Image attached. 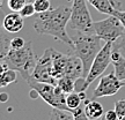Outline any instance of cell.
<instances>
[{
	"instance_id": "cell-1",
	"label": "cell",
	"mask_w": 125,
	"mask_h": 120,
	"mask_svg": "<svg viewBox=\"0 0 125 120\" xmlns=\"http://www.w3.org/2000/svg\"><path fill=\"white\" fill-rule=\"evenodd\" d=\"M71 18V7L58 6L57 8H51L44 13H37L34 22V29L40 35L52 36L67 44L72 49L73 40L66 31V26Z\"/></svg>"
},
{
	"instance_id": "cell-2",
	"label": "cell",
	"mask_w": 125,
	"mask_h": 120,
	"mask_svg": "<svg viewBox=\"0 0 125 120\" xmlns=\"http://www.w3.org/2000/svg\"><path fill=\"white\" fill-rule=\"evenodd\" d=\"M2 60L8 68L19 72L21 76L27 81L32 75V72L37 65L38 58L34 53L32 43L27 42L26 45L21 49H10Z\"/></svg>"
},
{
	"instance_id": "cell-3",
	"label": "cell",
	"mask_w": 125,
	"mask_h": 120,
	"mask_svg": "<svg viewBox=\"0 0 125 120\" xmlns=\"http://www.w3.org/2000/svg\"><path fill=\"white\" fill-rule=\"evenodd\" d=\"M72 40H73L72 49L74 51V54L78 55L83 64V72L86 77L92 67L94 59L96 58L98 52L103 47L102 39L96 34L89 35V34L78 32L75 36L72 37Z\"/></svg>"
},
{
	"instance_id": "cell-4",
	"label": "cell",
	"mask_w": 125,
	"mask_h": 120,
	"mask_svg": "<svg viewBox=\"0 0 125 120\" xmlns=\"http://www.w3.org/2000/svg\"><path fill=\"white\" fill-rule=\"evenodd\" d=\"M111 54H112V43L111 42H105L103 47L101 49V51L96 55V58L94 59L92 67H90L87 76L85 77V80L80 79V80L76 81L75 83L76 92L86 91L94 81L102 75L104 71L108 68V66L110 65V62H111Z\"/></svg>"
},
{
	"instance_id": "cell-5",
	"label": "cell",
	"mask_w": 125,
	"mask_h": 120,
	"mask_svg": "<svg viewBox=\"0 0 125 120\" xmlns=\"http://www.w3.org/2000/svg\"><path fill=\"white\" fill-rule=\"evenodd\" d=\"M28 85L31 90H35V92L40 96L46 104L54 109H60L65 111H70L66 105V93L64 92L57 84L38 82V81L29 80L27 81Z\"/></svg>"
},
{
	"instance_id": "cell-6",
	"label": "cell",
	"mask_w": 125,
	"mask_h": 120,
	"mask_svg": "<svg viewBox=\"0 0 125 120\" xmlns=\"http://www.w3.org/2000/svg\"><path fill=\"white\" fill-rule=\"evenodd\" d=\"M70 28L81 34H95L94 22L87 7V0H73L71 7Z\"/></svg>"
},
{
	"instance_id": "cell-7",
	"label": "cell",
	"mask_w": 125,
	"mask_h": 120,
	"mask_svg": "<svg viewBox=\"0 0 125 120\" xmlns=\"http://www.w3.org/2000/svg\"><path fill=\"white\" fill-rule=\"evenodd\" d=\"M95 34L105 42H116L119 38L125 37V27L122 24L119 18L115 15H109L107 18L94 22Z\"/></svg>"
},
{
	"instance_id": "cell-8",
	"label": "cell",
	"mask_w": 125,
	"mask_h": 120,
	"mask_svg": "<svg viewBox=\"0 0 125 120\" xmlns=\"http://www.w3.org/2000/svg\"><path fill=\"white\" fill-rule=\"evenodd\" d=\"M29 80L57 84L58 81L52 75V52H51V49H46L43 55L38 58L37 65L32 72V75L27 81Z\"/></svg>"
},
{
	"instance_id": "cell-9",
	"label": "cell",
	"mask_w": 125,
	"mask_h": 120,
	"mask_svg": "<svg viewBox=\"0 0 125 120\" xmlns=\"http://www.w3.org/2000/svg\"><path fill=\"white\" fill-rule=\"evenodd\" d=\"M123 87H125L124 82L119 80L115 73H109L107 75L101 76V79H100L97 85L93 92V98L114 96Z\"/></svg>"
},
{
	"instance_id": "cell-10",
	"label": "cell",
	"mask_w": 125,
	"mask_h": 120,
	"mask_svg": "<svg viewBox=\"0 0 125 120\" xmlns=\"http://www.w3.org/2000/svg\"><path fill=\"white\" fill-rule=\"evenodd\" d=\"M64 75L70 76L72 79H74L75 81L85 80V72H83V64L81 61V59L78 55H71L68 54V60H67V66L66 71Z\"/></svg>"
},
{
	"instance_id": "cell-11",
	"label": "cell",
	"mask_w": 125,
	"mask_h": 120,
	"mask_svg": "<svg viewBox=\"0 0 125 120\" xmlns=\"http://www.w3.org/2000/svg\"><path fill=\"white\" fill-rule=\"evenodd\" d=\"M2 26L9 34L19 32L22 30L23 26H24V18L20 14V12H13L4 18Z\"/></svg>"
},
{
	"instance_id": "cell-12",
	"label": "cell",
	"mask_w": 125,
	"mask_h": 120,
	"mask_svg": "<svg viewBox=\"0 0 125 120\" xmlns=\"http://www.w3.org/2000/svg\"><path fill=\"white\" fill-rule=\"evenodd\" d=\"M51 52H52V75L58 81L59 77L64 76L65 74L68 55H65L53 49H51Z\"/></svg>"
},
{
	"instance_id": "cell-13",
	"label": "cell",
	"mask_w": 125,
	"mask_h": 120,
	"mask_svg": "<svg viewBox=\"0 0 125 120\" xmlns=\"http://www.w3.org/2000/svg\"><path fill=\"white\" fill-rule=\"evenodd\" d=\"M100 13L112 15L116 9H119L121 2L118 0H87Z\"/></svg>"
},
{
	"instance_id": "cell-14",
	"label": "cell",
	"mask_w": 125,
	"mask_h": 120,
	"mask_svg": "<svg viewBox=\"0 0 125 120\" xmlns=\"http://www.w3.org/2000/svg\"><path fill=\"white\" fill-rule=\"evenodd\" d=\"M111 62L115 68V74L122 81H125V58L122 55L121 51L112 50L111 54Z\"/></svg>"
},
{
	"instance_id": "cell-15",
	"label": "cell",
	"mask_w": 125,
	"mask_h": 120,
	"mask_svg": "<svg viewBox=\"0 0 125 120\" xmlns=\"http://www.w3.org/2000/svg\"><path fill=\"white\" fill-rule=\"evenodd\" d=\"M85 104V112L86 114L88 116L90 120L98 119L104 114V110H103V105L101 103L96 102L94 99H86Z\"/></svg>"
},
{
	"instance_id": "cell-16",
	"label": "cell",
	"mask_w": 125,
	"mask_h": 120,
	"mask_svg": "<svg viewBox=\"0 0 125 120\" xmlns=\"http://www.w3.org/2000/svg\"><path fill=\"white\" fill-rule=\"evenodd\" d=\"M2 13L0 12V60L5 58V55L8 53L10 50V38H9V32L2 26V20H1Z\"/></svg>"
},
{
	"instance_id": "cell-17",
	"label": "cell",
	"mask_w": 125,
	"mask_h": 120,
	"mask_svg": "<svg viewBox=\"0 0 125 120\" xmlns=\"http://www.w3.org/2000/svg\"><path fill=\"white\" fill-rule=\"evenodd\" d=\"M75 83H76V81L74 80V79H72L70 76L64 75L58 79L57 85H58L65 93H70V92H72V91H75Z\"/></svg>"
},
{
	"instance_id": "cell-18",
	"label": "cell",
	"mask_w": 125,
	"mask_h": 120,
	"mask_svg": "<svg viewBox=\"0 0 125 120\" xmlns=\"http://www.w3.org/2000/svg\"><path fill=\"white\" fill-rule=\"evenodd\" d=\"M16 71L7 68L6 71H4L0 74V88L7 87L8 84L13 83L16 81Z\"/></svg>"
},
{
	"instance_id": "cell-19",
	"label": "cell",
	"mask_w": 125,
	"mask_h": 120,
	"mask_svg": "<svg viewBox=\"0 0 125 120\" xmlns=\"http://www.w3.org/2000/svg\"><path fill=\"white\" fill-rule=\"evenodd\" d=\"M82 98L80 97L79 92L76 91H72L70 93H66V105L67 109L72 111V110H75L76 107H79L82 104Z\"/></svg>"
},
{
	"instance_id": "cell-20",
	"label": "cell",
	"mask_w": 125,
	"mask_h": 120,
	"mask_svg": "<svg viewBox=\"0 0 125 120\" xmlns=\"http://www.w3.org/2000/svg\"><path fill=\"white\" fill-rule=\"evenodd\" d=\"M50 120H74V117L71 111L52 107V110L50 111Z\"/></svg>"
},
{
	"instance_id": "cell-21",
	"label": "cell",
	"mask_w": 125,
	"mask_h": 120,
	"mask_svg": "<svg viewBox=\"0 0 125 120\" xmlns=\"http://www.w3.org/2000/svg\"><path fill=\"white\" fill-rule=\"evenodd\" d=\"M32 4H34V7L36 9V14L44 13L46 10L51 9L50 0H32Z\"/></svg>"
},
{
	"instance_id": "cell-22",
	"label": "cell",
	"mask_w": 125,
	"mask_h": 120,
	"mask_svg": "<svg viewBox=\"0 0 125 120\" xmlns=\"http://www.w3.org/2000/svg\"><path fill=\"white\" fill-rule=\"evenodd\" d=\"M71 112L73 113L74 120H90L85 112V104H81L79 107H76L75 110H72Z\"/></svg>"
},
{
	"instance_id": "cell-23",
	"label": "cell",
	"mask_w": 125,
	"mask_h": 120,
	"mask_svg": "<svg viewBox=\"0 0 125 120\" xmlns=\"http://www.w3.org/2000/svg\"><path fill=\"white\" fill-rule=\"evenodd\" d=\"M26 4V0H7V6L12 12H20Z\"/></svg>"
},
{
	"instance_id": "cell-24",
	"label": "cell",
	"mask_w": 125,
	"mask_h": 120,
	"mask_svg": "<svg viewBox=\"0 0 125 120\" xmlns=\"http://www.w3.org/2000/svg\"><path fill=\"white\" fill-rule=\"evenodd\" d=\"M20 14L22 15L23 18H30L34 14H36V9L34 7V4L32 2H27L23 6V8L20 10Z\"/></svg>"
},
{
	"instance_id": "cell-25",
	"label": "cell",
	"mask_w": 125,
	"mask_h": 120,
	"mask_svg": "<svg viewBox=\"0 0 125 120\" xmlns=\"http://www.w3.org/2000/svg\"><path fill=\"white\" fill-rule=\"evenodd\" d=\"M26 43L27 42L23 39L22 37H14L10 40V49L19 50V49H21V47H23L26 45Z\"/></svg>"
},
{
	"instance_id": "cell-26",
	"label": "cell",
	"mask_w": 125,
	"mask_h": 120,
	"mask_svg": "<svg viewBox=\"0 0 125 120\" xmlns=\"http://www.w3.org/2000/svg\"><path fill=\"white\" fill-rule=\"evenodd\" d=\"M115 110H116L117 114L119 116V118L125 116V99H119L115 102Z\"/></svg>"
},
{
	"instance_id": "cell-27",
	"label": "cell",
	"mask_w": 125,
	"mask_h": 120,
	"mask_svg": "<svg viewBox=\"0 0 125 120\" xmlns=\"http://www.w3.org/2000/svg\"><path fill=\"white\" fill-rule=\"evenodd\" d=\"M102 120H119V116L117 114L116 110H109L102 116Z\"/></svg>"
},
{
	"instance_id": "cell-28",
	"label": "cell",
	"mask_w": 125,
	"mask_h": 120,
	"mask_svg": "<svg viewBox=\"0 0 125 120\" xmlns=\"http://www.w3.org/2000/svg\"><path fill=\"white\" fill-rule=\"evenodd\" d=\"M112 15H115L116 18H119V21L122 22V24L125 27V10H122V9H116Z\"/></svg>"
},
{
	"instance_id": "cell-29",
	"label": "cell",
	"mask_w": 125,
	"mask_h": 120,
	"mask_svg": "<svg viewBox=\"0 0 125 120\" xmlns=\"http://www.w3.org/2000/svg\"><path fill=\"white\" fill-rule=\"evenodd\" d=\"M7 99H8V96H7L6 93H1V95H0V102L5 103V102H7Z\"/></svg>"
},
{
	"instance_id": "cell-30",
	"label": "cell",
	"mask_w": 125,
	"mask_h": 120,
	"mask_svg": "<svg viewBox=\"0 0 125 120\" xmlns=\"http://www.w3.org/2000/svg\"><path fill=\"white\" fill-rule=\"evenodd\" d=\"M119 120H125V116H123V117H121V118H119Z\"/></svg>"
},
{
	"instance_id": "cell-31",
	"label": "cell",
	"mask_w": 125,
	"mask_h": 120,
	"mask_svg": "<svg viewBox=\"0 0 125 120\" xmlns=\"http://www.w3.org/2000/svg\"><path fill=\"white\" fill-rule=\"evenodd\" d=\"M1 5H2V0H0V7H1Z\"/></svg>"
}]
</instances>
